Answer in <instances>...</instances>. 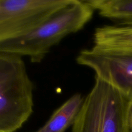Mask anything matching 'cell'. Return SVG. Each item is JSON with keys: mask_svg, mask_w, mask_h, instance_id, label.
<instances>
[{"mask_svg": "<svg viewBox=\"0 0 132 132\" xmlns=\"http://www.w3.org/2000/svg\"><path fill=\"white\" fill-rule=\"evenodd\" d=\"M95 10L86 0H74L28 33L0 43V52L27 56L40 63L64 37L81 30Z\"/></svg>", "mask_w": 132, "mask_h": 132, "instance_id": "6da1fadb", "label": "cell"}, {"mask_svg": "<svg viewBox=\"0 0 132 132\" xmlns=\"http://www.w3.org/2000/svg\"><path fill=\"white\" fill-rule=\"evenodd\" d=\"M34 90L23 57L0 52V132H15L29 119Z\"/></svg>", "mask_w": 132, "mask_h": 132, "instance_id": "7a4b0ae2", "label": "cell"}, {"mask_svg": "<svg viewBox=\"0 0 132 132\" xmlns=\"http://www.w3.org/2000/svg\"><path fill=\"white\" fill-rule=\"evenodd\" d=\"M131 101L103 80L95 77L72 126V132H132L128 122Z\"/></svg>", "mask_w": 132, "mask_h": 132, "instance_id": "3957f363", "label": "cell"}, {"mask_svg": "<svg viewBox=\"0 0 132 132\" xmlns=\"http://www.w3.org/2000/svg\"><path fill=\"white\" fill-rule=\"evenodd\" d=\"M73 0H0V43L28 33Z\"/></svg>", "mask_w": 132, "mask_h": 132, "instance_id": "277c9868", "label": "cell"}, {"mask_svg": "<svg viewBox=\"0 0 132 132\" xmlns=\"http://www.w3.org/2000/svg\"><path fill=\"white\" fill-rule=\"evenodd\" d=\"M76 62L92 70L96 78L109 84L132 102V54L93 46L81 50Z\"/></svg>", "mask_w": 132, "mask_h": 132, "instance_id": "5b68a950", "label": "cell"}, {"mask_svg": "<svg viewBox=\"0 0 132 132\" xmlns=\"http://www.w3.org/2000/svg\"><path fill=\"white\" fill-rule=\"evenodd\" d=\"M94 47L132 54V27L104 25L95 30Z\"/></svg>", "mask_w": 132, "mask_h": 132, "instance_id": "8992f818", "label": "cell"}, {"mask_svg": "<svg viewBox=\"0 0 132 132\" xmlns=\"http://www.w3.org/2000/svg\"><path fill=\"white\" fill-rule=\"evenodd\" d=\"M85 97L75 94L57 108L46 123L33 132H65L73 126Z\"/></svg>", "mask_w": 132, "mask_h": 132, "instance_id": "52a82bcc", "label": "cell"}, {"mask_svg": "<svg viewBox=\"0 0 132 132\" xmlns=\"http://www.w3.org/2000/svg\"><path fill=\"white\" fill-rule=\"evenodd\" d=\"M101 16L116 23L132 27V0H86Z\"/></svg>", "mask_w": 132, "mask_h": 132, "instance_id": "ba28073f", "label": "cell"}, {"mask_svg": "<svg viewBox=\"0 0 132 132\" xmlns=\"http://www.w3.org/2000/svg\"><path fill=\"white\" fill-rule=\"evenodd\" d=\"M128 122L130 130L132 131V102L130 103L128 112Z\"/></svg>", "mask_w": 132, "mask_h": 132, "instance_id": "9c48e42d", "label": "cell"}]
</instances>
